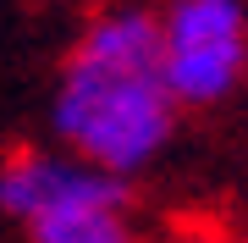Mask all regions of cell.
Masks as SVG:
<instances>
[{"label": "cell", "instance_id": "cell-4", "mask_svg": "<svg viewBox=\"0 0 248 243\" xmlns=\"http://www.w3.org/2000/svg\"><path fill=\"white\" fill-rule=\"evenodd\" d=\"M22 232H28V243H143L127 182H116L105 194H89L78 205H61L50 216L28 221Z\"/></svg>", "mask_w": 248, "mask_h": 243}, {"label": "cell", "instance_id": "cell-2", "mask_svg": "<svg viewBox=\"0 0 248 243\" xmlns=\"http://www.w3.org/2000/svg\"><path fill=\"white\" fill-rule=\"evenodd\" d=\"M155 22L177 111H215L248 83V0H160Z\"/></svg>", "mask_w": 248, "mask_h": 243}, {"label": "cell", "instance_id": "cell-3", "mask_svg": "<svg viewBox=\"0 0 248 243\" xmlns=\"http://www.w3.org/2000/svg\"><path fill=\"white\" fill-rule=\"evenodd\" d=\"M116 182H127V177H110V171L78 161L66 149H11L0 161V216L28 227V221L50 216V210H61V205L105 194Z\"/></svg>", "mask_w": 248, "mask_h": 243}, {"label": "cell", "instance_id": "cell-1", "mask_svg": "<svg viewBox=\"0 0 248 243\" xmlns=\"http://www.w3.org/2000/svg\"><path fill=\"white\" fill-rule=\"evenodd\" d=\"M177 99L160 78L149 0H105L78 22L50 89V133L78 161L133 182L177 138Z\"/></svg>", "mask_w": 248, "mask_h": 243}, {"label": "cell", "instance_id": "cell-6", "mask_svg": "<svg viewBox=\"0 0 248 243\" xmlns=\"http://www.w3.org/2000/svg\"><path fill=\"white\" fill-rule=\"evenodd\" d=\"M28 6H61V0H28Z\"/></svg>", "mask_w": 248, "mask_h": 243}, {"label": "cell", "instance_id": "cell-5", "mask_svg": "<svg viewBox=\"0 0 248 243\" xmlns=\"http://www.w3.org/2000/svg\"><path fill=\"white\" fill-rule=\"evenodd\" d=\"M166 243H221L215 232H204V227H187V232H171Z\"/></svg>", "mask_w": 248, "mask_h": 243}]
</instances>
